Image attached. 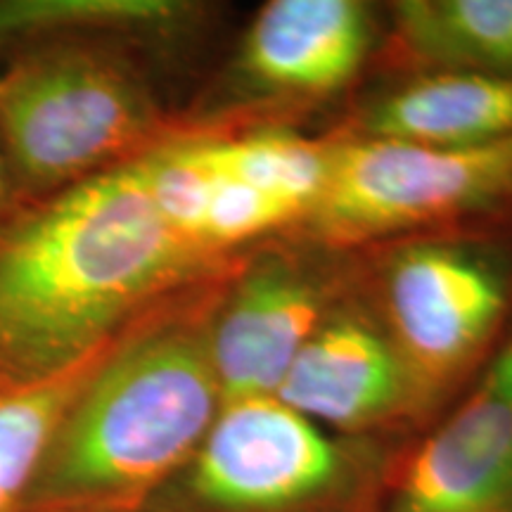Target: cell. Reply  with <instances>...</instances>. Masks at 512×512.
I'll use <instances>...</instances> for the list:
<instances>
[{
	"mask_svg": "<svg viewBox=\"0 0 512 512\" xmlns=\"http://www.w3.org/2000/svg\"><path fill=\"white\" fill-rule=\"evenodd\" d=\"M228 264L171 233L138 159L17 202L0 216V389L55 380L157 299Z\"/></svg>",
	"mask_w": 512,
	"mask_h": 512,
	"instance_id": "cell-1",
	"label": "cell"
},
{
	"mask_svg": "<svg viewBox=\"0 0 512 512\" xmlns=\"http://www.w3.org/2000/svg\"><path fill=\"white\" fill-rule=\"evenodd\" d=\"M188 124L221 171L292 204L306 221L328 183L337 138L313 140L290 131H235L230 124L195 119H188Z\"/></svg>",
	"mask_w": 512,
	"mask_h": 512,
	"instance_id": "cell-13",
	"label": "cell"
},
{
	"mask_svg": "<svg viewBox=\"0 0 512 512\" xmlns=\"http://www.w3.org/2000/svg\"><path fill=\"white\" fill-rule=\"evenodd\" d=\"M275 399L344 437L384 439L430 418L380 320L351 304L306 342Z\"/></svg>",
	"mask_w": 512,
	"mask_h": 512,
	"instance_id": "cell-9",
	"label": "cell"
},
{
	"mask_svg": "<svg viewBox=\"0 0 512 512\" xmlns=\"http://www.w3.org/2000/svg\"><path fill=\"white\" fill-rule=\"evenodd\" d=\"M339 304L328 273L304 256L238 261L209 330L223 403L278 394L294 358Z\"/></svg>",
	"mask_w": 512,
	"mask_h": 512,
	"instance_id": "cell-7",
	"label": "cell"
},
{
	"mask_svg": "<svg viewBox=\"0 0 512 512\" xmlns=\"http://www.w3.org/2000/svg\"><path fill=\"white\" fill-rule=\"evenodd\" d=\"M200 12L181 0H0V57L72 34L159 41L190 29Z\"/></svg>",
	"mask_w": 512,
	"mask_h": 512,
	"instance_id": "cell-14",
	"label": "cell"
},
{
	"mask_svg": "<svg viewBox=\"0 0 512 512\" xmlns=\"http://www.w3.org/2000/svg\"><path fill=\"white\" fill-rule=\"evenodd\" d=\"M19 200L17 190H15V181H12V174L8 169V162H5L3 147H0V216L8 214V211L15 207Z\"/></svg>",
	"mask_w": 512,
	"mask_h": 512,
	"instance_id": "cell-16",
	"label": "cell"
},
{
	"mask_svg": "<svg viewBox=\"0 0 512 512\" xmlns=\"http://www.w3.org/2000/svg\"><path fill=\"white\" fill-rule=\"evenodd\" d=\"M114 339L55 380L27 389H0V512L24 510L50 439L102 358L110 354Z\"/></svg>",
	"mask_w": 512,
	"mask_h": 512,
	"instance_id": "cell-15",
	"label": "cell"
},
{
	"mask_svg": "<svg viewBox=\"0 0 512 512\" xmlns=\"http://www.w3.org/2000/svg\"><path fill=\"white\" fill-rule=\"evenodd\" d=\"M145 41L72 34L0 57V147L19 200H41L107 174L171 136Z\"/></svg>",
	"mask_w": 512,
	"mask_h": 512,
	"instance_id": "cell-3",
	"label": "cell"
},
{
	"mask_svg": "<svg viewBox=\"0 0 512 512\" xmlns=\"http://www.w3.org/2000/svg\"><path fill=\"white\" fill-rule=\"evenodd\" d=\"M399 453L335 434L275 396L228 401L143 512H382Z\"/></svg>",
	"mask_w": 512,
	"mask_h": 512,
	"instance_id": "cell-4",
	"label": "cell"
},
{
	"mask_svg": "<svg viewBox=\"0 0 512 512\" xmlns=\"http://www.w3.org/2000/svg\"><path fill=\"white\" fill-rule=\"evenodd\" d=\"M512 195V136L470 147L337 138L304 226L325 247H356L475 214Z\"/></svg>",
	"mask_w": 512,
	"mask_h": 512,
	"instance_id": "cell-5",
	"label": "cell"
},
{
	"mask_svg": "<svg viewBox=\"0 0 512 512\" xmlns=\"http://www.w3.org/2000/svg\"><path fill=\"white\" fill-rule=\"evenodd\" d=\"M380 304L377 320L434 415L494 342L508 287L477 249L411 242L384 264Z\"/></svg>",
	"mask_w": 512,
	"mask_h": 512,
	"instance_id": "cell-6",
	"label": "cell"
},
{
	"mask_svg": "<svg viewBox=\"0 0 512 512\" xmlns=\"http://www.w3.org/2000/svg\"><path fill=\"white\" fill-rule=\"evenodd\" d=\"M373 36L358 0H271L242 36L235 76L266 98H330L361 72Z\"/></svg>",
	"mask_w": 512,
	"mask_h": 512,
	"instance_id": "cell-10",
	"label": "cell"
},
{
	"mask_svg": "<svg viewBox=\"0 0 512 512\" xmlns=\"http://www.w3.org/2000/svg\"><path fill=\"white\" fill-rule=\"evenodd\" d=\"M354 136L470 147L512 136V79L437 69L403 83L363 114Z\"/></svg>",
	"mask_w": 512,
	"mask_h": 512,
	"instance_id": "cell-11",
	"label": "cell"
},
{
	"mask_svg": "<svg viewBox=\"0 0 512 512\" xmlns=\"http://www.w3.org/2000/svg\"><path fill=\"white\" fill-rule=\"evenodd\" d=\"M382 512H512V339L463 401L399 453Z\"/></svg>",
	"mask_w": 512,
	"mask_h": 512,
	"instance_id": "cell-8",
	"label": "cell"
},
{
	"mask_svg": "<svg viewBox=\"0 0 512 512\" xmlns=\"http://www.w3.org/2000/svg\"><path fill=\"white\" fill-rule=\"evenodd\" d=\"M238 259L138 313L76 396L22 512H143L221 413L209 330Z\"/></svg>",
	"mask_w": 512,
	"mask_h": 512,
	"instance_id": "cell-2",
	"label": "cell"
},
{
	"mask_svg": "<svg viewBox=\"0 0 512 512\" xmlns=\"http://www.w3.org/2000/svg\"><path fill=\"white\" fill-rule=\"evenodd\" d=\"M399 48L427 67L512 79V0H401Z\"/></svg>",
	"mask_w": 512,
	"mask_h": 512,
	"instance_id": "cell-12",
	"label": "cell"
}]
</instances>
